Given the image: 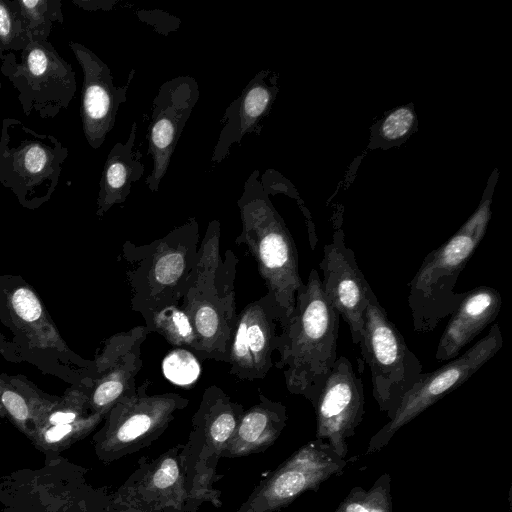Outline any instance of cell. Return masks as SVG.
Listing matches in <instances>:
<instances>
[{
    "label": "cell",
    "instance_id": "obj_19",
    "mask_svg": "<svg viewBox=\"0 0 512 512\" xmlns=\"http://www.w3.org/2000/svg\"><path fill=\"white\" fill-rule=\"evenodd\" d=\"M148 334L145 326L138 325L106 341L96 360L98 376L89 393L92 412L106 416L119 400L136 390V376L143 364L141 347Z\"/></svg>",
    "mask_w": 512,
    "mask_h": 512
},
{
    "label": "cell",
    "instance_id": "obj_1",
    "mask_svg": "<svg viewBox=\"0 0 512 512\" xmlns=\"http://www.w3.org/2000/svg\"><path fill=\"white\" fill-rule=\"evenodd\" d=\"M340 315L322 289L316 269L296 294L295 307L280 326L274 366L283 371L287 390L314 403L337 359Z\"/></svg>",
    "mask_w": 512,
    "mask_h": 512
},
{
    "label": "cell",
    "instance_id": "obj_22",
    "mask_svg": "<svg viewBox=\"0 0 512 512\" xmlns=\"http://www.w3.org/2000/svg\"><path fill=\"white\" fill-rule=\"evenodd\" d=\"M243 412V405L234 402L220 387L211 385L205 389L192 418L191 433L199 441V456L211 467H216Z\"/></svg>",
    "mask_w": 512,
    "mask_h": 512
},
{
    "label": "cell",
    "instance_id": "obj_7",
    "mask_svg": "<svg viewBox=\"0 0 512 512\" xmlns=\"http://www.w3.org/2000/svg\"><path fill=\"white\" fill-rule=\"evenodd\" d=\"M68 149L15 118H4L0 133V183L20 204L34 209L47 202L59 183Z\"/></svg>",
    "mask_w": 512,
    "mask_h": 512
},
{
    "label": "cell",
    "instance_id": "obj_8",
    "mask_svg": "<svg viewBox=\"0 0 512 512\" xmlns=\"http://www.w3.org/2000/svg\"><path fill=\"white\" fill-rule=\"evenodd\" d=\"M358 344L371 371L373 397L379 410L391 419L404 395L423 373V365L373 291L363 314Z\"/></svg>",
    "mask_w": 512,
    "mask_h": 512
},
{
    "label": "cell",
    "instance_id": "obj_25",
    "mask_svg": "<svg viewBox=\"0 0 512 512\" xmlns=\"http://www.w3.org/2000/svg\"><path fill=\"white\" fill-rule=\"evenodd\" d=\"M8 307L15 325L33 346L65 348L40 299L27 286L15 288L8 296Z\"/></svg>",
    "mask_w": 512,
    "mask_h": 512
},
{
    "label": "cell",
    "instance_id": "obj_17",
    "mask_svg": "<svg viewBox=\"0 0 512 512\" xmlns=\"http://www.w3.org/2000/svg\"><path fill=\"white\" fill-rule=\"evenodd\" d=\"M325 297L347 323L352 342L358 344L363 328V314L372 289L360 270L354 251L347 247L341 230L323 249L319 263Z\"/></svg>",
    "mask_w": 512,
    "mask_h": 512
},
{
    "label": "cell",
    "instance_id": "obj_10",
    "mask_svg": "<svg viewBox=\"0 0 512 512\" xmlns=\"http://www.w3.org/2000/svg\"><path fill=\"white\" fill-rule=\"evenodd\" d=\"M0 72L18 91L24 115L53 119L70 105L76 93L75 72L49 41H31L21 51L3 54Z\"/></svg>",
    "mask_w": 512,
    "mask_h": 512
},
{
    "label": "cell",
    "instance_id": "obj_21",
    "mask_svg": "<svg viewBox=\"0 0 512 512\" xmlns=\"http://www.w3.org/2000/svg\"><path fill=\"white\" fill-rule=\"evenodd\" d=\"M501 305V295L495 288L479 286L465 292L440 337L435 358L450 361L458 357L463 348L496 320Z\"/></svg>",
    "mask_w": 512,
    "mask_h": 512
},
{
    "label": "cell",
    "instance_id": "obj_4",
    "mask_svg": "<svg viewBox=\"0 0 512 512\" xmlns=\"http://www.w3.org/2000/svg\"><path fill=\"white\" fill-rule=\"evenodd\" d=\"M260 175L258 169L252 171L237 201L242 229L235 243L248 248L267 292L287 321L294 310L297 291L304 283L293 238L273 206Z\"/></svg>",
    "mask_w": 512,
    "mask_h": 512
},
{
    "label": "cell",
    "instance_id": "obj_33",
    "mask_svg": "<svg viewBox=\"0 0 512 512\" xmlns=\"http://www.w3.org/2000/svg\"><path fill=\"white\" fill-rule=\"evenodd\" d=\"M72 2L81 7L84 10L94 11V10H111L113 5L116 3L113 0H105V1H90V0H72Z\"/></svg>",
    "mask_w": 512,
    "mask_h": 512
},
{
    "label": "cell",
    "instance_id": "obj_16",
    "mask_svg": "<svg viewBox=\"0 0 512 512\" xmlns=\"http://www.w3.org/2000/svg\"><path fill=\"white\" fill-rule=\"evenodd\" d=\"M69 47L83 71L80 117L84 136L93 149H98L114 128L135 70L130 71L125 85L115 86L110 68L94 52L78 42L70 41Z\"/></svg>",
    "mask_w": 512,
    "mask_h": 512
},
{
    "label": "cell",
    "instance_id": "obj_2",
    "mask_svg": "<svg viewBox=\"0 0 512 512\" xmlns=\"http://www.w3.org/2000/svg\"><path fill=\"white\" fill-rule=\"evenodd\" d=\"M199 451L198 440L190 435L186 444L141 463L110 495L107 512H197L204 502L219 507L215 468Z\"/></svg>",
    "mask_w": 512,
    "mask_h": 512
},
{
    "label": "cell",
    "instance_id": "obj_13",
    "mask_svg": "<svg viewBox=\"0 0 512 512\" xmlns=\"http://www.w3.org/2000/svg\"><path fill=\"white\" fill-rule=\"evenodd\" d=\"M285 321L269 292L246 305L237 314L228 348L229 374L241 381L263 380L274 365L277 327Z\"/></svg>",
    "mask_w": 512,
    "mask_h": 512
},
{
    "label": "cell",
    "instance_id": "obj_20",
    "mask_svg": "<svg viewBox=\"0 0 512 512\" xmlns=\"http://www.w3.org/2000/svg\"><path fill=\"white\" fill-rule=\"evenodd\" d=\"M277 90L267 70L257 72L248 82L224 112L221 121L223 127L211 156L213 163H221L229 155L232 146L239 145L246 134L259 127L271 109Z\"/></svg>",
    "mask_w": 512,
    "mask_h": 512
},
{
    "label": "cell",
    "instance_id": "obj_18",
    "mask_svg": "<svg viewBox=\"0 0 512 512\" xmlns=\"http://www.w3.org/2000/svg\"><path fill=\"white\" fill-rule=\"evenodd\" d=\"M89 393L72 389L54 402L38 397L29 440L47 458L82 440L104 420V415L91 411Z\"/></svg>",
    "mask_w": 512,
    "mask_h": 512
},
{
    "label": "cell",
    "instance_id": "obj_26",
    "mask_svg": "<svg viewBox=\"0 0 512 512\" xmlns=\"http://www.w3.org/2000/svg\"><path fill=\"white\" fill-rule=\"evenodd\" d=\"M149 333H157L175 348L195 353L197 337L193 325L180 304H170L140 313Z\"/></svg>",
    "mask_w": 512,
    "mask_h": 512
},
{
    "label": "cell",
    "instance_id": "obj_34",
    "mask_svg": "<svg viewBox=\"0 0 512 512\" xmlns=\"http://www.w3.org/2000/svg\"><path fill=\"white\" fill-rule=\"evenodd\" d=\"M4 54V52L0 49V59L2 57V55ZM2 84H1V81H0V88H1Z\"/></svg>",
    "mask_w": 512,
    "mask_h": 512
},
{
    "label": "cell",
    "instance_id": "obj_12",
    "mask_svg": "<svg viewBox=\"0 0 512 512\" xmlns=\"http://www.w3.org/2000/svg\"><path fill=\"white\" fill-rule=\"evenodd\" d=\"M348 460L320 439L301 446L255 487L235 512H275L342 473Z\"/></svg>",
    "mask_w": 512,
    "mask_h": 512
},
{
    "label": "cell",
    "instance_id": "obj_27",
    "mask_svg": "<svg viewBox=\"0 0 512 512\" xmlns=\"http://www.w3.org/2000/svg\"><path fill=\"white\" fill-rule=\"evenodd\" d=\"M29 41H48L55 23L63 24L61 0H17Z\"/></svg>",
    "mask_w": 512,
    "mask_h": 512
},
{
    "label": "cell",
    "instance_id": "obj_14",
    "mask_svg": "<svg viewBox=\"0 0 512 512\" xmlns=\"http://www.w3.org/2000/svg\"><path fill=\"white\" fill-rule=\"evenodd\" d=\"M364 403L361 378L346 357H338L312 404L316 439L327 442L337 455L346 458L347 440L363 419Z\"/></svg>",
    "mask_w": 512,
    "mask_h": 512
},
{
    "label": "cell",
    "instance_id": "obj_24",
    "mask_svg": "<svg viewBox=\"0 0 512 512\" xmlns=\"http://www.w3.org/2000/svg\"><path fill=\"white\" fill-rule=\"evenodd\" d=\"M136 133L137 123L133 122L126 142H117L106 158L99 182L98 217L103 216L112 206L124 203L133 184L144 174L141 152L135 150Z\"/></svg>",
    "mask_w": 512,
    "mask_h": 512
},
{
    "label": "cell",
    "instance_id": "obj_31",
    "mask_svg": "<svg viewBox=\"0 0 512 512\" xmlns=\"http://www.w3.org/2000/svg\"><path fill=\"white\" fill-rule=\"evenodd\" d=\"M163 374L178 385H190L199 376L200 367L191 351L176 348L166 355L162 362Z\"/></svg>",
    "mask_w": 512,
    "mask_h": 512
},
{
    "label": "cell",
    "instance_id": "obj_23",
    "mask_svg": "<svg viewBox=\"0 0 512 512\" xmlns=\"http://www.w3.org/2000/svg\"><path fill=\"white\" fill-rule=\"evenodd\" d=\"M286 422L285 405L259 392V402L244 410L221 457H242L265 451L278 439Z\"/></svg>",
    "mask_w": 512,
    "mask_h": 512
},
{
    "label": "cell",
    "instance_id": "obj_11",
    "mask_svg": "<svg viewBox=\"0 0 512 512\" xmlns=\"http://www.w3.org/2000/svg\"><path fill=\"white\" fill-rule=\"evenodd\" d=\"M503 343L499 325L495 323L489 332L464 354L434 371L423 372L404 395L394 416L371 437L365 455L376 453L386 447L404 425L465 383L496 355Z\"/></svg>",
    "mask_w": 512,
    "mask_h": 512
},
{
    "label": "cell",
    "instance_id": "obj_3",
    "mask_svg": "<svg viewBox=\"0 0 512 512\" xmlns=\"http://www.w3.org/2000/svg\"><path fill=\"white\" fill-rule=\"evenodd\" d=\"M220 237V222L210 221L199 244L190 286L180 306L196 333L195 355L202 360L227 363L238 314L235 296L238 259L231 249L221 257Z\"/></svg>",
    "mask_w": 512,
    "mask_h": 512
},
{
    "label": "cell",
    "instance_id": "obj_6",
    "mask_svg": "<svg viewBox=\"0 0 512 512\" xmlns=\"http://www.w3.org/2000/svg\"><path fill=\"white\" fill-rule=\"evenodd\" d=\"M489 209L479 210L440 247L430 251L409 282L408 307L416 333L432 332L455 311L465 292L455 290L458 277L480 244Z\"/></svg>",
    "mask_w": 512,
    "mask_h": 512
},
{
    "label": "cell",
    "instance_id": "obj_32",
    "mask_svg": "<svg viewBox=\"0 0 512 512\" xmlns=\"http://www.w3.org/2000/svg\"><path fill=\"white\" fill-rule=\"evenodd\" d=\"M414 122V115L407 108H400L387 116L382 124V134L388 140L404 136Z\"/></svg>",
    "mask_w": 512,
    "mask_h": 512
},
{
    "label": "cell",
    "instance_id": "obj_15",
    "mask_svg": "<svg viewBox=\"0 0 512 512\" xmlns=\"http://www.w3.org/2000/svg\"><path fill=\"white\" fill-rule=\"evenodd\" d=\"M199 86L192 76H178L165 81L152 103L148 132V153L152 171L146 179L151 192H158L172 155L193 108L199 99Z\"/></svg>",
    "mask_w": 512,
    "mask_h": 512
},
{
    "label": "cell",
    "instance_id": "obj_28",
    "mask_svg": "<svg viewBox=\"0 0 512 512\" xmlns=\"http://www.w3.org/2000/svg\"><path fill=\"white\" fill-rule=\"evenodd\" d=\"M392 479L383 473L368 489L354 487L334 512H393Z\"/></svg>",
    "mask_w": 512,
    "mask_h": 512
},
{
    "label": "cell",
    "instance_id": "obj_9",
    "mask_svg": "<svg viewBox=\"0 0 512 512\" xmlns=\"http://www.w3.org/2000/svg\"><path fill=\"white\" fill-rule=\"evenodd\" d=\"M147 379L119 400L107 413L103 427L93 436L96 456L111 463L148 446L165 432L189 400L178 393L149 394Z\"/></svg>",
    "mask_w": 512,
    "mask_h": 512
},
{
    "label": "cell",
    "instance_id": "obj_29",
    "mask_svg": "<svg viewBox=\"0 0 512 512\" xmlns=\"http://www.w3.org/2000/svg\"><path fill=\"white\" fill-rule=\"evenodd\" d=\"M38 396H26L0 379V414L29 439Z\"/></svg>",
    "mask_w": 512,
    "mask_h": 512
},
{
    "label": "cell",
    "instance_id": "obj_30",
    "mask_svg": "<svg viewBox=\"0 0 512 512\" xmlns=\"http://www.w3.org/2000/svg\"><path fill=\"white\" fill-rule=\"evenodd\" d=\"M29 42L17 0H0V49L22 51Z\"/></svg>",
    "mask_w": 512,
    "mask_h": 512
},
{
    "label": "cell",
    "instance_id": "obj_5",
    "mask_svg": "<svg viewBox=\"0 0 512 512\" xmlns=\"http://www.w3.org/2000/svg\"><path fill=\"white\" fill-rule=\"evenodd\" d=\"M199 224L195 217L148 244L124 242L121 258L134 312L180 304L198 261Z\"/></svg>",
    "mask_w": 512,
    "mask_h": 512
}]
</instances>
